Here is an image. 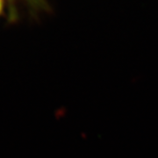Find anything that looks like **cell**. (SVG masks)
<instances>
[{
    "label": "cell",
    "mask_w": 158,
    "mask_h": 158,
    "mask_svg": "<svg viewBox=\"0 0 158 158\" xmlns=\"http://www.w3.org/2000/svg\"><path fill=\"white\" fill-rule=\"evenodd\" d=\"M2 8H3V0H0V12L2 11Z\"/></svg>",
    "instance_id": "obj_1"
}]
</instances>
